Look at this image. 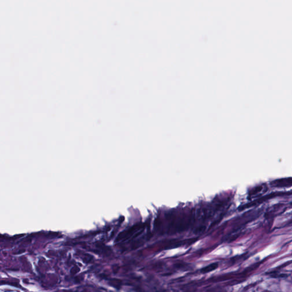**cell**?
Returning a JSON list of instances; mask_svg holds the SVG:
<instances>
[{
  "instance_id": "obj_1",
  "label": "cell",
  "mask_w": 292,
  "mask_h": 292,
  "mask_svg": "<svg viewBox=\"0 0 292 292\" xmlns=\"http://www.w3.org/2000/svg\"><path fill=\"white\" fill-rule=\"evenodd\" d=\"M218 267V264L217 263H213L210 265H208L206 267L203 268L201 270V272L203 273H207L210 272L214 271Z\"/></svg>"
}]
</instances>
